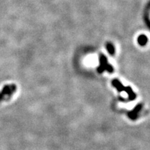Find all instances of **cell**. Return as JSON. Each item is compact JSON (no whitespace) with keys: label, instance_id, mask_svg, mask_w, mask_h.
I'll return each mask as SVG.
<instances>
[{"label":"cell","instance_id":"cell-5","mask_svg":"<svg viewBox=\"0 0 150 150\" xmlns=\"http://www.w3.org/2000/svg\"><path fill=\"white\" fill-rule=\"evenodd\" d=\"M147 41V38L145 36V35H140V36L138 38V42L140 43L141 45H144Z\"/></svg>","mask_w":150,"mask_h":150},{"label":"cell","instance_id":"cell-1","mask_svg":"<svg viewBox=\"0 0 150 150\" xmlns=\"http://www.w3.org/2000/svg\"><path fill=\"white\" fill-rule=\"evenodd\" d=\"M17 91V86L15 83H8L5 85L0 91V103L6 102L13 96Z\"/></svg>","mask_w":150,"mask_h":150},{"label":"cell","instance_id":"cell-2","mask_svg":"<svg viewBox=\"0 0 150 150\" xmlns=\"http://www.w3.org/2000/svg\"><path fill=\"white\" fill-rule=\"evenodd\" d=\"M112 85L115 87L118 92H125L128 94V101H134L136 98V95L130 86H124L119 80L115 79L112 81Z\"/></svg>","mask_w":150,"mask_h":150},{"label":"cell","instance_id":"cell-6","mask_svg":"<svg viewBox=\"0 0 150 150\" xmlns=\"http://www.w3.org/2000/svg\"><path fill=\"white\" fill-rule=\"evenodd\" d=\"M106 47H107L108 51L110 54H114V47H113V46L112 45L108 44L107 45H106Z\"/></svg>","mask_w":150,"mask_h":150},{"label":"cell","instance_id":"cell-3","mask_svg":"<svg viewBox=\"0 0 150 150\" xmlns=\"http://www.w3.org/2000/svg\"><path fill=\"white\" fill-rule=\"evenodd\" d=\"M99 62H100V65L98 67V72L102 73L104 71L106 70L109 73H112L113 72V67L112 65L108 64L107 59L104 55H101L99 58Z\"/></svg>","mask_w":150,"mask_h":150},{"label":"cell","instance_id":"cell-4","mask_svg":"<svg viewBox=\"0 0 150 150\" xmlns=\"http://www.w3.org/2000/svg\"><path fill=\"white\" fill-rule=\"evenodd\" d=\"M142 108V105L141 104H139L136 105V107H135L132 110H131L130 112H129L127 113L128 117L130 118L132 120H136L137 118L138 117V113L140 112V110Z\"/></svg>","mask_w":150,"mask_h":150}]
</instances>
